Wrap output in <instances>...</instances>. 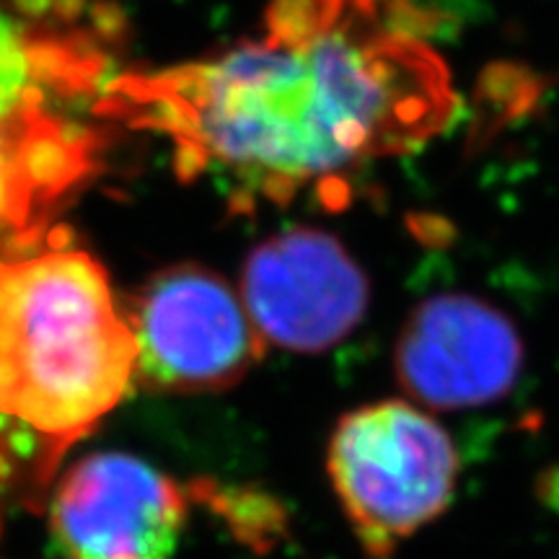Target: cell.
Segmentation results:
<instances>
[{
    "mask_svg": "<svg viewBox=\"0 0 559 559\" xmlns=\"http://www.w3.org/2000/svg\"><path fill=\"white\" fill-rule=\"evenodd\" d=\"M353 11L304 50L236 47L218 62L151 75L200 117L210 153L239 166L254 192L264 174L300 181L366 156L407 153L456 115L449 70L428 47L376 34Z\"/></svg>",
    "mask_w": 559,
    "mask_h": 559,
    "instance_id": "cell-1",
    "label": "cell"
},
{
    "mask_svg": "<svg viewBox=\"0 0 559 559\" xmlns=\"http://www.w3.org/2000/svg\"><path fill=\"white\" fill-rule=\"evenodd\" d=\"M138 345L107 272L75 247L0 260V477L32 492L135 381Z\"/></svg>",
    "mask_w": 559,
    "mask_h": 559,
    "instance_id": "cell-2",
    "label": "cell"
},
{
    "mask_svg": "<svg viewBox=\"0 0 559 559\" xmlns=\"http://www.w3.org/2000/svg\"><path fill=\"white\" fill-rule=\"evenodd\" d=\"M326 472L362 551L386 559L451 508L461 459L436 417L412 402L383 400L337 419Z\"/></svg>",
    "mask_w": 559,
    "mask_h": 559,
    "instance_id": "cell-3",
    "label": "cell"
},
{
    "mask_svg": "<svg viewBox=\"0 0 559 559\" xmlns=\"http://www.w3.org/2000/svg\"><path fill=\"white\" fill-rule=\"evenodd\" d=\"M128 321L138 345L135 381L153 391H226L264 358V340L239 293L200 264L153 275Z\"/></svg>",
    "mask_w": 559,
    "mask_h": 559,
    "instance_id": "cell-4",
    "label": "cell"
},
{
    "mask_svg": "<svg viewBox=\"0 0 559 559\" xmlns=\"http://www.w3.org/2000/svg\"><path fill=\"white\" fill-rule=\"evenodd\" d=\"M241 300L264 342L319 355L358 330L368 313L370 283L337 236L290 228L247 257Z\"/></svg>",
    "mask_w": 559,
    "mask_h": 559,
    "instance_id": "cell-5",
    "label": "cell"
},
{
    "mask_svg": "<svg viewBox=\"0 0 559 559\" xmlns=\"http://www.w3.org/2000/svg\"><path fill=\"white\" fill-rule=\"evenodd\" d=\"M526 347L506 311L472 293L425 298L394 345V376L423 407L451 412L487 407L515 389Z\"/></svg>",
    "mask_w": 559,
    "mask_h": 559,
    "instance_id": "cell-6",
    "label": "cell"
},
{
    "mask_svg": "<svg viewBox=\"0 0 559 559\" xmlns=\"http://www.w3.org/2000/svg\"><path fill=\"white\" fill-rule=\"evenodd\" d=\"M185 521V489L130 453L75 461L50 502L66 559H171Z\"/></svg>",
    "mask_w": 559,
    "mask_h": 559,
    "instance_id": "cell-7",
    "label": "cell"
},
{
    "mask_svg": "<svg viewBox=\"0 0 559 559\" xmlns=\"http://www.w3.org/2000/svg\"><path fill=\"white\" fill-rule=\"evenodd\" d=\"M0 132L13 171L29 190L41 218H50L55 205L99 169L96 153L104 145L102 132L50 117L41 104L21 102L16 115L0 124Z\"/></svg>",
    "mask_w": 559,
    "mask_h": 559,
    "instance_id": "cell-8",
    "label": "cell"
},
{
    "mask_svg": "<svg viewBox=\"0 0 559 559\" xmlns=\"http://www.w3.org/2000/svg\"><path fill=\"white\" fill-rule=\"evenodd\" d=\"M24 47L29 81L50 88L58 99L86 102L96 91L109 88L115 66L88 32H26Z\"/></svg>",
    "mask_w": 559,
    "mask_h": 559,
    "instance_id": "cell-9",
    "label": "cell"
},
{
    "mask_svg": "<svg viewBox=\"0 0 559 559\" xmlns=\"http://www.w3.org/2000/svg\"><path fill=\"white\" fill-rule=\"evenodd\" d=\"M542 81L534 70L515 62H495L477 83L479 117L472 143H485L502 124L519 120L539 104Z\"/></svg>",
    "mask_w": 559,
    "mask_h": 559,
    "instance_id": "cell-10",
    "label": "cell"
},
{
    "mask_svg": "<svg viewBox=\"0 0 559 559\" xmlns=\"http://www.w3.org/2000/svg\"><path fill=\"white\" fill-rule=\"evenodd\" d=\"M347 0H270L264 11L267 45L304 50L345 19Z\"/></svg>",
    "mask_w": 559,
    "mask_h": 559,
    "instance_id": "cell-11",
    "label": "cell"
},
{
    "mask_svg": "<svg viewBox=\"0 0 559 559\" xmlns=\"http://www.w3.org/2000/svg\"><path fill=\"white\" fill-rule=\"evenodd\" d=\"M24 34L21 26L0 13V124L16 115L24 91L32 83Z\"/></svg>",
    "mask_w": 559,
    "mask_h": 559,
    "instance_id": "cell-12",
    "label": "cell"
},
{
    "mask_svg": "<svg viewBox=\"0 0 559 559\" xmlns=\"http://www.w3.org/2000/svg\"><path fill=\"white\" fill-rule=\"evenodd\" d=\"M91 29L102 45L120 47L130 39V19L120 3L115 0H96L91 5Z\"/></svg>",
    "mask_w": 559,
    "mask_h": 559,
    "instance_id": "cell-13",
    "label": "cell"
},
{
    "mask_svg": "<svg viewBox=\"0 0 559 559\" xmlns=\"http://www.w3.org/2000/svg\"><path fill=\"white\" fill-rule=\"evenodd\" d=\"M210 166V148L198 138H177V151H174V174L181 185H190Z\"/></svg>",
    "mask_w": 559,
    "mask_h": 559,
    "instance_id": "cell-14",
    "label": "cell"
},
{
    "mask_svg": "<svg viewBox=\"0 0 559 559\" xmlns=\"http://www.w3.org/2000/svg\"><path fill=\"white\" fill-rule=\"evenodd\" d=\"M317 200L324 210H345L353 202V185L340 174H324L317 181Z\"/></svg>",
    "mask_w": 559,
    "mask_h": 559,
    "instance_id": "cell-15",
    "label": "cell"
},
{
    "mask_svg": "<svg viewBox=\"0 0 559 559\" xmlns=\"http://www.w3.org/2000/svg\"><path fill=\"white\" fill-rule=\"evenodd\" d=\"M409 226L417 239L428 243H445L453 236L451 223L438 218V215H409Z\"/></svg>",
    "mask_w": 559,
    "mask_h": 559,
    "instance_id": "cell-16",
    "label": "cell"
},
{
    "mask_svg": "<svg viewBox=\"0 0 559 559\" xmlns=\"http://www.w3.org/2000/svg\"><path fill=\"white\" fill-rule=\"evenodd\" d=\"M9 3L29 21H41L52 13V0H9Z\"/></svg>",
    "mask_w": 559,
    "mask_h": 559,
    "instance_id": "cell-17",
    "label": "cell"
},
{
    "mask_svg": "<svg viewBox=\"0 0 559 559\" xmlns=\"http://www.w3.org/2000/svg\"><path fill=\"white\" fill-rule=\"evenodd\" d=\"M86 11V0H52V16L62 24H73Z\"/></svg>",
    "mask_w": 559,
    "mask_h": 559,
    "instance_id": "cell-18",
    "label": "cell"
},
{
    "mask_svg": "<svg viewBox=\"0 0 559 559\" xmlns=\"http://www.w3.org/2000/svg\"><path fill=\"white\" fill-rule=\"evenodd\" d=\"M347 3H353V11H358V13H362V16L373 19L381 0H347Z\"/></svg>",
    "mask_w": 559,
    "mask_h": 559,
    "instance_id": "cell-19",
    "label": "cell"
},
{
    "mask_svg": "<svg viewBox=\"0 0 559 559\" xmlns=\"http://www.w3.org/2000/svg\"><path fill=\"white\" fill-rule=\"evenodd\" d=\"M5 156H9V153H5V138H3V132H0V164H3Z\"/></svg>",
    "mask_w": 559,
    "mask_h": 559,
    "instance_id": "cell-20",
    "label": "cell"
},
{
    "mask_svg": "<svg viewBox=\"0 0 559 559\" xmlns=\"http://www.w3.org/2000/svg\"><path fill=\"white\" fill-rule=\"evenodd\" d=\"M0 526H3V513H0Z\"/></svg>",
    "mask_w": 559,
    "mask_h": 559,
    "instance_id": "cell-21",
    "label": "cell"
}]
</instances>
